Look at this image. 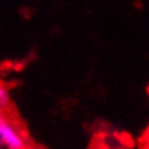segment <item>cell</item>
Wrapping results in <instances>:
<instances>
[{"label": "cell", "mask_w": 149, "mask_h": 149, "mask_svg": "<svg viewBox=\"0 0 149 149\" xmlns=\"http://www.w3.org/2000/svg\"><path fill=\"white\" fill-rule=\"evenodd\" d=\"M148 93H149V87H148Z\"/></svg>", "instance_id": "cell-4"}, {"label": "cell", "mask_w": 149, "mask_h": 149, "mask_svg": "<svg viewBox=\"0 0 149 149\" xmlns=\"http://www.w3.org/2000/svg\"><path fill=\"white\" fill-rule=\"evenodd\" d=\"M1 148H3V145H1V142H0V149H1Z\"/></svg>", "instance_id": "cell-3"}, {"label": "cell", "mask_w": 149, "mask_h": 149, "mask_svg": "<svg viewBox=\"0 0 149 149\" xmlns=\"http://www.w3.org/2000/svg\"><path fill=\"white\" fill-rule=\"evenodd\" d=\"M0 142L6 149H28L23 135L0 111Z\"/></svg>", "instance_id": "cell-1"}, {"label": "cell", "mask_w": 149, "mask_h": 149, "mask_svg": "<svg viewBox=\"0 0 149 149\" xmlns=\"http://www.w3.org/2000/svg\"><path fill=\"white\" fill-rule=\"evenodd\" d=\"M12 106V100H10V94L9 90L4 84H0V111H6L9 110Z\"/></svg>", "instance_id": "cell-2"}]
</instances>
